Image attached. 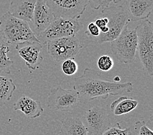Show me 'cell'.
Returning <instances> with one entry per match:
<instances>
[{
	"mask_svg": "<svg viewBox=\"0 0 153 135\" xmlns=\"http://www.w3.org/2000/svg\"><path fill=\"white\" fill-rule=\"evenodd\" d=\"M82 120L88 135H102L111 125L108 112L104 107L98 105L85 111Z\"/></svg>",
	"mask_w": 153,
	"mask_h": 135,
	"instance_id": "9",
	"label": "cell"
},
{
	"mask_svg": "<svg viewBox=\"0 0 153 135\" xmlns=\"http://www.w3.org/2000/svg\"><path fill=\"white\" fill-rule=\"evenodd\" d=\"M122 0H89V5L94 10H98L100 8H106L110 6L111 3L115 4L118 3Z\"/></svg>",
	"mask_w": 153,
	"mask_h": 135,
	"instance_id": "22",
	"label": "cell"
},
{
	"mask_svg": "<svg viewBox=\"0 0 153 135\" xmlns=\"http://www.w3.org/2000/svg\"><path fill=\"white\" fill-rule=\"evenodd\" d=\"M97 66L101 71L108 72L111 70L114 67V61L110 56L104 55H102L98 58L97 60Z\"/></svg>",
	"mask_w": 153,
	"mask_h": 135,
	"instance_id": "21",
	"label": "cell"
},
{
	"mask_svg": "<svg viewBox=\"0 0 153 135\" xmlns=\"http://www.w3.org/2000/svg\"><path fill=\"white\" fill-rule=\"evenodd\" d=\"M137 105L138 101L137 100L125 96L119 97L112 102L110 109L115 116H121L134 111Z\"/></svg>",
	"mask_w": 153,
	"mask_h": 135,
	"instance_id": "17",
	"label": "cell"
},
{
	"mask_svg": "<svg viewBox=\"0 0 153 135\" xmlns=\"http://www.w3.org/2000/svg\"><path fill=\"white\" fill-rule=\"evenodd\" d=\"M135 130L137 135H153L152 131L146 125L143 120H139L135 123Z\"/></svg>",
	"mask_w": 153,
	"mask_h": 135,
	"instance_id": "24",
	"label": "cell"
},
{
	"mask_svg": "<svg viewBox=\"0 0 153 135\" xmlns=\"http://www.w3.org/2000/svg\"><path fill=\"white\" fill-rule=\"evenodd\" d=\"M121 81V79L119 77V76H116L114 79V81L116 82V83H120V81Z\"/></svg>",
	"mask_w": 153,
	"mask_h": 135,
	"instance_id": "27",
	"label": "cell"
},
{
	"mask_svg": "<svg viewBox=\"0 0 153 135\" xmlns=\"http://www.w3.org/2000/svg\"><path fill=\"white\" fill-rule=\"evenodd\" d=\"M137 38L136 29L124 27L118 37L111 42L113 54L121 63L130 64L136 60Z\"/></svg>",
	"mask_w": 153,
	"mask_h": 135,
	"instance_id": "5",
	"label": "cell"
},
{
	"mask_svg": "<svg viewBox=\"0 0 153 135\" xmlns=\"http://www.w3.org/2000/svg\"><path fill=\"white\" fill-rule=\"evenodd\" d=\"M83 29V24L77 19L55 18L49 26L37 36L41 45H46L53 40L76 36Z\"/></svg>",
	"mask_w": 153,
	"mask_h": 135,
	"instance_id": "6",
	"label": "cell"
},
{
	"mask_svg": "<svg viewBox=\"0 0 153 135\" xmlns=\"http://www.w3.org/2000/svg\"><path fill=\"white\" fill-rule=\"evenodd\" d=\"M16 89V86L12 79L0 75V107L10 100Z\"/></svg>",
	"mask_w": 153,
	"mask_h": 135,
	"instance_id": "18",
	"label": "cell"
},
{
	"mask_svg": "<svg viewBox=\"0 0 153 135\" xmlns=\"http://www.w3.org/2000/svg\"><path fill=\"white\" fill-rule=\"evenodd\" d=\"M102 14L108 19V31L105 34L100 33L98 37L91 40L100 44L114 41L130 21L126 9L123 5L109 6L102 9Z\"/></svg>",
	"mask_w": 153,
	"mask_h": 135,
	"instance_id": "4",
	"label": "cell"
},
{
	"mask_svg": "<svg viewBox=\"0 0 153 135\" xmlns=\"http://www.w3.org/2000/svg\"><path fill=\"white\" fill-rule=\"evenodd\" d=\"M10 51L9 44L0 37V74L4 72L9 74L10 73V67L14 64V61L7 55Z\"/></svg>",
	"mask_w": 153,
	"mask_h": 135,
	"instance_id": "19",
	"label": "cell"
},
{
	"mask_svg": "<svg viewBox=\"0 0 153 135\" xmlns=\"http://www.w3.org/2000/svg\"><path fill=\"white\" fill-rule=\"evenodd\" d=\"M61 69L65 75L71 76L78 72V64L74 59H67L63 61Z\"/></svg>",
	"mask_w": 153,
	"mask_h": 135,
	"instance_id": "20",
	"label": "cell"
},
{
	"mask_svg": "<svg viewBox=\"0 0 153 135\" xmlns=\"http://www.w3.org/2000/svg\"><path fill=\"white\" fill-rule=\"evenodd\" d=\"M85 35L91 41L92 39L98 37L100 34V31L94 22H90L87 25V30L85 32Z\"/></svg>",
	"mask_w": 153,
	"mask_h": 135,
	"instance_id": "25",
	"label": "cell"
},
{
	"mask_svg": "<svg viewBox=\"0 0 153 135\" xmlns=\"http://www.w3.org/2000/svg\"><path fill=\"white\" fill-rule=\"evenodd\" d=\"M19 56L24 61L25 65L33 70L39 68L44 58L41 50L42 45L38 42H24L15 45Z\"/></svg>",
	"mask_w": 153,
	"mask_h": 135,
	"instance_id": "11",
	"label": "cell"
},
{
	"mask_svg": "<svg viewBox=\"0 0 153 135\" xmlns=\"http://www.w3.org/2000/svg\"><path fill=\"white\" fill-rule=\"evenodd\" d=\"M153 0H129L126 13L130 21L147 20L152 13Z\"/></svg>",
	"mask_w": 153,
	"mask_h": 135,
	"instance_id": "13",
	"label": "cell"
},
{
	"mask_svg": "<svg viewBox=\"0 0 153 135\" xmlns=\"http://www.w3.org/2000/svg\"><path fill=\"white\" fill-rule=\"evenodd\" d=\"M83 45L76 36L53 40L47 43V51L50 58L61 63L67 59H74Z\"/></svg>",
	"mask_w": 153,
	"mask_h": 135,
	"instance_id": "7",
	"label": "cell"
},
{
	"mask_svg": "<svg viewBox=\"0 0 153 135\" xmlns=\"http://www.w3.org/2000/svg\"><path fill=\"white\" fill-rule=\"evenodd\" d=\"M37 0H10L8 11L31 25Z\"/></svg>",
	"mask_w": 153,
	"mask_h": 135,
	"instance_id": "14",
	"label": "cell"
},
{
	"mask_svg": "<svg viewBox=\"0 0 153 135\" xmlns=\"http://www.w3.org/2000/svg\"><path fill=\"white\" fill-rule=\"evenodd\" d=\"M53 14L44 0H37L30 27L36 36L42 33L54 20Z\"/></svg>",
	"mask_w": 153,
	"mask_h": 135,
	"instance_id": "12",
	"label": "cell"
},
{
	"mask_svg": "<svg viewBox=\"0 0 153 135\" xmlns=\"http://www.w3.org/2000/svg\"><path fill=\"white\" fill-rule=\"evenodd\" d=\"M79 103L78 94L74 89H65L61 86L51 89L47 100L49 108L62 112L74 111Z\"/></svg>",
	"mask_w": 153,
	"mask_h": 135,
	"instance_id": "8",
	"label": "cell"
},
{
	"mask_svg": "<svg viewBox=\"0 0 153 135\" xmlns=\"http://www.w3.org/2000/svg\"><path fill=\"white\" fill-rule=\"evenodd\" d=\"M72 89L77 92L80 103H87L97 99L106 100L110 95L115 96L131 92L133 84L116 83L104 79L96 71L87 68L82 75L74 79Z\"/></svg>",
	"mask_w": 153,
	"mask_h": 135,
	"instance_id": "1",
	"label": "cell"
},
{
	"mask_svg": "<svg viewBox=\"0 0 153 135\" xmlns=\"http://www.w3.org/2000/svg\"><path fill=\"white\" fill-rule=\"evenodd\" d=\"M94 23L99 28L101 34H105L108 31L107 25L108 23V18L103 16L102 18H98L94 20Z\"/></svg>",
	"mask_w": 153,
	"mask_h": 135,
	"instance_id": "26",
	"label": "cell"
},
{
	"mask_svg": "<svg viewBox=\"0 0 153 135\" xmlns=\"http://www.w3.org/2000/svg\"><path fill=\"white\" fill-rule=\"evenodd\" d=\"M137 38V52L145 72L153 76V25L149 20L141 21L136 27Z\"/></svg>",
	"mask_w": 153,
	"mask_h": 135,
	"instance_id": "3",
	"label": "cell"
},
{
	"mask_svg": "<svg viewBox=\"0 0 153 135\" xmlns=\"http://www.w3.org/2000/svg\"><path fill=\"white\" fill-rule=\"evenodd\" d=\"M0 37L12 45L28 41L39 42L30 25L13 16L9 11L0 18Z\"/></svg>",
	"mask_w": 153,
	"mask_h": 135,
	"instance_id": "2",
	"label": "cell"
},
{
	"mask_svg": "<svg viewBox=\"0 0 153 135\" xmlns=\"http://www.w3.org/2000/svg\"><path fill=\"white\" fill-rule=\"evenodd\" d=\"M61 135H88L82 118H67L61 121Z\"/></svg>",
	"mask_w": 153,
	"mask_h": 135,
	"instance_id": "16",
	"label": "cell"
},
{
	"mask_svg": "<svg viewBox=\"0 0 153 135\" xmlns=\"http://www.w3.org/2000/svg\"><path fill=\"white\" fill-rule=\"evenodd\" d=\"M55 18L79 20L89 5V0H44Z\"/></svg>",
	"mask_w": 153,
	"mask_h": 135,
	"instance_id": "10",
	"label": "cell"
},
{
	"mask_svg": "<svg viewBox=\"0 0 153 135\" xmlns=\"http://www.w3.org/2000/svg\"><path fill=\"white\" fill-rule=\"evenodd\" d=\"M14 111H20L30 119L40 117L44 112L41 101L35 100L26 96H21L13 105Z\"/></svg>",
	"mask_w": 153,
	"mask_h": 135,
	"instance_id": "15",
	"label": "cell"
},
{
	"mask_svg": "<svg viewBox=\"0 0 153 135\" xmlns=\"http://www.w3.org/2000/svg\"><path fill=\"white\" fill-rule=\"evenodd\" d=\"M102 135H131V131L130 128L123 129L120 123H117L115 126L111 127Z\"/></svg>",
	"mask_w": 153,
	"mask_h": 135,
	"instance_id": "23",
	"label": "cell"
}]
</instances>
